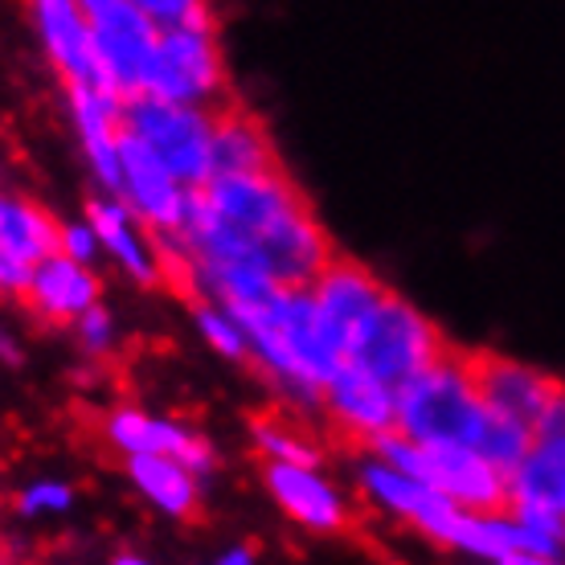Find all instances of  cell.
Here are the masks:
<instances>
[{
    "instance_id": "obj_1",
    "label": "cell",
    "mask_w": 565,
    "mask_h": 565,
    "mask_svg": "<svg viewBox=\"0 0 565 565\" xmlns=\"http://www.w3.org/2000/svg\"><path fill=\"white\" fill-rule=\"evenodd\" d=\"M488 402L476 390L467 353H451L423 369L418 377L397 390V426L414 443H463L476 447L483 423H488Z\"/></svg>"
},
{
    "instance_id": "obj_2",
    "label": "cell",
    "mask_w": 565,
    "mask_h": 565,
    "mask_svg": "<svg viewBox=\"0 0 565 565\" xmlns=\"http://www.w3.org/2000/svg\"><path fill=\"white\" fill-rule=\"evenodd\" d=\"M447 353H451V344L443 340L435 320L394 291H385L382 303L369 311V320L356 328L353 344H349V361L365 365L394 390H402L411 377H418L423 369H430Z\"/></svg>"
},
{
    "instance_id": "obj_3",
    "label": "cell",
    "mask_w": 565,
    "mask_h": 565,
    "mask_svg": "<svg viewBox=\"0 0 565 565\" xmlns=\"http://www.w3.org/2000/svg\"><path fill=\"white\" fill-rule=\"evenodd\" d=\"M119 124L140 143L152 148V156L189 189H201L210 181V148H213V111L172 103L160 95H131L119 107Z\"/></svg>"
},
{
    "instance_id": "obj_4",
    "label": "cell",
    "mask_w": 565,
    "mask_h": 565,
    "mask_svg": "<svg viewBox=\"0 0 565 565\" xmlns=\"http://www.w3.org/2000/svg\"><path fill=\"white\" fill-rule=\"evenodd\" d=\"M143 90L172 103L205 107V111H222L226 103H234L230 99L226 66H222L213 21H205V25L189 21V25L160 29V42H156V57Z\"/></svg>"
},
{
    "instance_id": "obj_5",
    "label": "cell",
    "mask_w": 565,
    "mask_h": 565,
    "mask_svg": "<svg viewBox=\"0 0 565 565\" xmlns=\"http://www.w3.org/2000/svg\"><path fill=\"white\" fill-rule=\"evenodd\" d=\"M361 488H365V495L385 512V516H394L397 524L414 529V533L426 537L430 545L455 550L467 509H459L451 495L438 492L435 483L418 480L411 471H402V467L385 463L377 455H369L365 463H361Z\"/></svg>"
},
{
    "instance_id": "obj_6",
    "label": "cell",
    "mask_w": 565,
    "mask_h": 565,
    "mask_svg": "<svg viewBox=\"0 0 565 565\" xmlns=\"http://www.w3.org/2000/svg\"><path fill=\"white\" fill-rule=\"evenodd\" d=\"M189 184H181L148 143H140L131 131H119V193L131 205V213L156 234H172L184 222L189 210Z\"/></svg>"
},
{
    "instance_id": "obj_7",
    "label": "cell",
    "mask_w": 565,
    "mask_h": 565,
    "mask_svg": "<svg viewBox=\"0 0 565 565\" xmlns=\"http://www.w3.org/2000/svg\"><path fill=\"white\" fill-rule=\"evenodd\" d=\"M33 21L45 42V54L66 78V86H90V90H111L107 71H103L99 45L90 17L83 13L78 0H33ZM115 95V90H111Z\"/></svg>"
},
{
    "instance_id": "obj_8",
    "label": "cell",
    "mask_w": 565,
    "mask_h": 565,
    "mask_svg": "<svg viewBox=\"0 0 565 565\" xmlns=\"http://www.w3.org/2000/svg\"><path fill=\"white\" fill-rule=\"evenodd\" d=\"M267 488L299 529H308L316 537H340L349 533L353 512L344 504V495L316 471V463H287V459H267Z\"/></svg>"
},
{
    "instance_id": "obj_9",
    "label": "cell",
    "mask_w": 565,
    "mask_h": 565,
    "mask_svg": "<svg viewBox=\"0 0 565 565\" xmlns=\"http://www.w3.org/2000/svg\"><path fill=\"white\" fill-rule=\"evenodd\" d=\"M324 414L349 438L369 443L397 426V390L365 365L344 361L324 385Z\"/></svg>"
},
{
    "instance_id": "obj_10",
    "label": "cell",
    "mask_w": 565,
    "mask_h": 565,
    "mask_svg": "<svg viewBox=\"0 0 565 565\" xmlns=\"http://www.w3.org/2000/svg\"><path fill=\"white\" fill-rule=\"evenodd\" d=\"M390 291L373 270H365L353 258H332L316 282H311V299L320 311V324L328 328V337L340 344V353L349 361V344H353L356 328L369 320V311L382 303V296Z\"/></svg>"
},
{
    "instance_id": "obj_11",
    "label": "cell",
    "mask_w": 565,
    "mask_h": 565,
    "mask_svg": "<svg viewBox=\"0 0 565 565\" xmlns=\"http://www.w3.org/2000/svg\"><path fill=\"white\" fill-rule=\"evenodd\" d=\"M467 365H471V377H476V390L488 402V411L504 414V418H516V423L533 426L537 430V418L550 406L553 390H557V377L541 373V369L524 365V361H512V356H495V353H467Z\"/></svg>"
},
{
    "instance_id": "obj_12",
    "label": "cell",
    "mask_w": 565,
    "mask_h": 565,
    "mask_svg": "<svg viewBox=\"0 0 565 565\" xmlns=\"http://www.w3.org/2000/svg\"><path fill=\"white\" fill-rule=\"evenodd\" d=\"M103 438L119 455H172V459L193 467L198 476H205L213 467L210 443L201 435L184 430L181 423H169V418H152V414L143 411H131V406H119V411L107 414Z\"/></svg>"
},
{
    "instance_id": "obj_13",
    "label": "cell",
    "mask_w": 565,
    "mask_h": 565,
    "mask_svg": "<svg viewBox=\"0 0 565 565\" xmlns=\"http://www.w3.org/2000/svg\"><path fill=\"white\" fill-rule=\"evenodd\" d=\"M282 169L279 152L263 119L250 115L238 103H226L213 111V148H210V177H242V172H270Z\"/></svg>"
},
{
    "instance_id": "obj_14",
    "label": "cell",
    "mask_w": 565,
    "mask_h": 565,
    "mask_svg": "<svg viewBox=\"0 0 565 565\" xmlns=\"http://www.w3.org/2000/svg\"><path fill=\"white\" fill-rule=\"evenodd\" d=\"M86 217L99 234L103 250L128 270L131 279L152 287V282H164V258L152 246V238L143 234V222L131 213V205L124 198H95L86 205Z\"/></svg>"
},
{
    "instance_id": "obj_15",
    "label": "cell",
    "mask_w": 565,
    "mask_h": 565,
    "mask_svg": "<svg viewBox=\"0 0 565 565\" xmlns=\"http://www.w3.org/2000/svg\"><path fill=\"white\" fill-rule=\"evenodd\" d=\"M119 107L124 99L111 90H90V86H71V111L74 128L83 140V152L90 160L95 177L103 181L107 193H119Z\"/></svg>"
},
{
    "instance_id": "obj_16",
    "label": "cell",
    "mask_w": 565,
    "mask_h": 565,
    "mask_svg": "<svg viewBox=\"0 0 565 565\" xmlns=\"http://www.w3.org/2000/svg\"><path fill=\"white\" fill-rule=\"evenodd\" d=\"M25 303H33L45 320L74 324L90 303H99V279L90 275V263H78V258L54 250L33 267Z\"/></svg>"
},
{
    "instance_id": "obj_17",
    "label": "cell",
    "mask_w": 565,
    "mask_h": 565,
    "mask_svg": "<svg viewBox=\"0 0 565 565\" xmlns=\"http://www.w3.org/2000/svg\"><path fill=\"white\" fill-rule=\"evenodd\" d=\"M124 471L156 512H164L172 521H184V516L198 512L201 476L181 459H172V455H124Z\"/></svg>"
},
{
    "instance_id": "obj_18",
    "label": "cell",
    "mask_w": 565,
    "mask_h": 565,
    "mask_svg": "<svg viewBox=\"0 0 565 565\" xmlns=\"http://www.w3.org/2000/svg\"><path fill=\"white\" fill-rule=\"evenodd\" d=\"M0 242L21 255L25 263H42L57 250V242H62V226H57L54 217L42 210V205H33V201H21V198H0Z\"/></svg>"
},
{
    "instance_id": "obj_19",
    "label": "cell",
    "mask_w": 565,
    "mask_h": 565,
    "mask_svg": "<svg viewBox=\"0 0 565 565\" xmlns=\"http://www.w3.org/2000/svg\"><path fill=\"white\" fill-rule=\"evenodd\" d=\"M533 443H537V430L533 426L516 423V418H504V414H488V423H483L480 438H476V451L483 459H492L504 476H512L516 467L524 463V455L533 451Z\"/></svg>"
},
{
    "instance_id": "obj_20",
    "label": "cell",
    "mask_w": 565,
    "mask_h": 565,
    "mask_svg": "<svg viewBox=\"0 0 565 565\" xmlns=\"http://www.w3.org/2000/svg\"><path fill=\"white\" fill-rule=\"evenodd\" d=\"M198 328L201 337L210 340L213 353L230 356L238 365H250V340H246V328L238 324V316L226 311L213 299H198Z\"/></svg>"
},
{
    "instance_id": "obj_21",
    "label": "cell",
    "mask_w": 565,
    "mask_h": 565,
    "mask_svg": "<svg viewBox=\"0 0 565 565\" xmlns=\"http://www.w3.org/2000/svg\"><path fill=\"white\" fill-rule=\"evenodd\" d=\"M255 443L267 459H287V463H320V447L311 443L303 430L279 418H263L255 423Z\"/></svg>"
},
{
    "instance_id": "obj_22",
    "label": "cell",
    "mask_w": 565,
    "mask_h": 565,
    "mask_svg": "<svg viewBox=\"0 0 565 565\" xmlns=\"http://www.w3.org/2000/svg\"><path fill=\"white\" fill-rule=\"evenodd\" d=\"M136 9H143V13L152 17L160 29L169 25H205V21H213L210 13V0H131Z\"/></svg>"
},
{
    "instance_id": "obj_23",
    "label": "cell",
    "mask_w": 565,
    "mask_h": 565,
    "mask_svg": "<svg viewBox=\"0 0 565 565\" xmlns=\"http://www.w3.org/2000/svg\"><path fill=\"white\" fill-rule=\"evenodd\" d=\"M71 504H74V492L66 488V483L42 480V483H33V488L21 492L17 512L33 521V516H62V512H71Z\"/></svg>"
},
{
    "instance_id": "obj_24",
    "label": "cell",
    "mask_w": 565,
    "mask_h": 565,
    "mask_svg": "<svg viewBox=\"0 0 565 565\" xmlns=\"http://www.w3.org/2000/svg\"><path fill=\"white\" fill-rule=\"evenodd\" d=\"M74 328H78V340H83V349L90 356H107L115 344V320L111 311L99 308V303H90V308L74 320Z\"/></svg>"
},
{
    "instance_id": "obj_25",
    "label": "cell",
    "mask_w": 565,
    "mask_h": 565,
    "mask_svg": "<svg viewBox=\"0 0 565 565\" xmlns=\"http://www.w3.org/2000/svg\"><path fill=\"white\" fill-rule=\"evenodd\" d=\"M29 282H33V263H25L0 242V299H25Z\"/></svg>"
},
{
    "instance_id": "obj_26",
    "label": "cell",
    "mask_w": 565,
    "mask_h": 565,
    "mask_svg": "<svg viewBox=\"0 0 565 565\" xmlns=\"http://www.w3.org/2000/svg\"><path fill=\"white\" fill-rule=\"evenodd\" d=\"M57 250L78 258V263H95V255L103 250V242H99V234H95L90 222H74V226H62V242H57Z\"/></svg>"
},
{
    "instance_id": "obj_27",
    "label": "cell",
    "mask_w": 565,
    "mask_h": 565,
    "mask_svg": "<svg viewBox=\"0 0 565 565\" xmlns=\"http://www.w3.org/2000/svg\"><path fill=\"white\" fill-rule=\"evenodd\" d=\"M537 438H565V385H557L545 414L537 418Z\"/></svg>"
},
{
    "instance_id": "obj_28",
    "label": "cell",
    "mask_w": 565,
    "mask_h": 565,
    "mask_svg": "<svg viewBox=\"0 0 565 565\" xmlns=\"http://www.w3.org/2000/svg\"><path fill=\"white\" fill-rule=\"evenodd\" d=\"M255 557H258L255 550H226L217 562H222V565H242V562H255Z\"/></svg>"
}]
</instances>
